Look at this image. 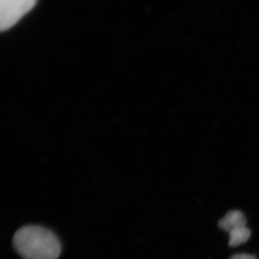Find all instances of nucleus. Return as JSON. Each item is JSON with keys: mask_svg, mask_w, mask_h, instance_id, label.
<instances>
[{"mask_svg": "<svg viewBox=\"0 0 259 259\" xmlns=\"http://www.w3.org/2000/svg\"><path fill=\"white\" fill-rule=\"evenodd\" d=\"M13 244L25 259H58L61 245L54 232L44 227H22L15 233Z\"/></svg>", "mask_w": 259, "mask_h": 259, "instance_id": "f257e3e1", "label": "nucleus"}, {"mask_svg": "<svg viewBox=\"0 0 259 259\" xmlns=\"http://www.w3.org/2000/svg\"><path fill=\"white\" fill-rule=\"evenodd\" d=\"M246 218L241 211H229L220 220L218 226L229 234V245L238 246L248 241L250 238V231L246 226Z\"/></svg>", "mask_w": 259, "mask_h": 259, "instance_id": "f03ea898", "label": "nucleus"}, {"mask_svg": "<svg viewBox=\"0 0 259 259\" xmlns=\"http://www.w3.org/2000/svg\"><path fill=\"white\" fill-rule=\"evenodd\" d=\"M36 3L37 0H0V32L13 28Z\"/></svg>", "mask_w": 259, "mask_h": 259, "instance_id": "7ed1b4c3", "label": "nucleus"}, {"mask_svg": "<svg viewBox=\"0 0 259 259\" xmlns=\"http://www.w3.org/2000/svg\"><path fill=\"white\" fill-rule=\"evenodd\" d=\"M229 259H257L255 255L246 254V253H238V254L232 255Z\"/></svg>", "mask_w": 259, "mask_h": 259, "instance_id": "20e7f679", "label": "nucleus"}]
</instances>
